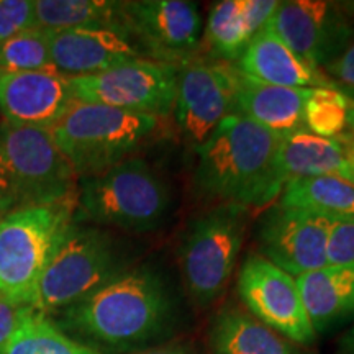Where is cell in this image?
I'll return each mask as SVG.
<instances>
[{"label": "cell", "mask_w": 354, "mask_h": 354, "mask_svg": "<svg viewBox=\"0 0 354 354\" xmlns=\"http://www.w3.org/2000/svg\"><path fill=\"white\" fill-rule=\"evenodd\" d=\"M176 322L177 297L171 282L161 269L143 264L57 312L55 323L99 353H135L162 342Z\"/></svg>", "instance_id": "obj_1"}, {"label": "cell", "mask_w": 354, "mask_h": 354, "mask_svg": "<svg viewBox=\"0 0 354 354\" xmlns=\"http://www.w3.org/2000/svg\"><path fill=\"white\" fill-rule=\"evenodd\" d=\"M281 136L233 113L196 149L192 185L203 201L264 207L284 189L279 169Z\"/></svg>", "instance_id": "obj_2"}, {"label": "cell", "mask_w": 354, "mask_h": 354, "mask_svg": "<svg viewBox=\"0 0 354 354\" xmlns=\"http://www.w3.org/2000/svg\"><path fill=\"white\" fill-rule=\"evenodd\" d=\"M172 190L158 169L133 156L97 176L77 179L76 221L123 232L158 230L172 210Z\"/></svg>", "instance_id": "obj_3"}, {"label": "cell", "mask_w": 354, "mask_h": 354, "mask_svg": "<svg viewBox=\"0 0 354 354\" xmlns=\"http://www.w3.org/2000/svg\"><path fill=\"white\" fill-rule=\"evenodd\" d=\"M77 196V176L51 130L0 122V216Z\"/></svg>", "instance_id": "obj_4"}, {"label": "cell", "mask_w": 354, "mask_h": 354, "mask_svg": "<svg viewBox=\"0 0 354 354\" xmlns=\"http://www.w3.org/2000/svg\"><path fill=\"white\" fill-rule=\"evenodd\" d=\"M159 118L76 100L51 128L53 140L77 179L120 165L156 135Z\"/></svg>", "instance_id": "obj_5"}, {"label": "cell", "mask_w": 354, "mask_h": 354, "mask_svg": "<svg viewBox=\"0 0 354 354\" xmlns=\"http://www.w3.org/2000/svg\"><path fill=\"white\" fill-rule=\"evenodd\" d=\"M130 269V256L112 233L74 221L33 292L32 307L44 315L79 302Z\"/></svg>", "instance_id": "obj_6"}, {"label": "cell", "mask_w": 354, "mask_h": 354, "mask_svg": "<svg viewBox=\"0 0 354 354\" xmlns=\"http://www.w3.org/2000/svg\"><path fill=\"white\" fill-rule=\"evenodd\" d=\"M77 196L0 216V294L32 305L41 274L74 225Z\"/></svg>", "instance_id": "obj_7"}, {"label": "cell", "mask_w": 354, "mask_h": 354, "mask_svg": "<svg viewBox=\"0 0 354 354\" xmlns=\"http://www.w3.org/2000/svg\"><path fill=\"white\" fill-rule=\"evenodd\" d=\"M250 209L216 203L190 220L179 246L184 286L198 307L218 300L236 268Z\"/></svg>", "instance_id": "obj_8"}, {"label": "cell", "mask_w": 354, "mask_h": 354, "mask_svg": "<svg viewBox=\"0 0 354 354\" xmlns=\"http://www.w3.org/2000/svg\"><path fill=\"white\" fill-rule=\"evenodd\" d=\"M179 66L135 59L105 73L69 79L74 99L125 112L169 117L174 110Z\"/></svg>", "instance_id": "obj_9"}, {"label": "cell", "mask_w": 354, "mask_h": 354, "mask_svg": "<svg viewBox=\"0 0 354 354\" xmlns=\"http://www.w3.org/2000/svg\"><path fill=\"white\" fill-rule=\"evenodd\" d=\"M123 26L146 59L174 66L196 61L202 50L203 20L189 0L120 2Z\"/></svg>", "instance_id": "obj_10"}, {"label": "cell", "mask_w": 354, "mask_h": 354, "mask_svg": "<svg viewBox=\"0 0 354 354\" xmlns=\"http://www.w3.org/2000/svg\"><path fill=\"white\" fill-rule=\"evenodd\" d=\"M241 302L254 318L299 346L315 343L297 281L259 254H250L236 281Z\"/></svg>", "instance_id": "obj_11"}, {"label": "cell", "mask_w": 354, "mask_h": 354, "mask_svg": "<svg viewBox=\"0 0 354 354\" xmlns=\"http://www.w3.org/2000/svg\"><path fill=\"white\" fill-rule=\"evenodd\" d=\"M268 26L300 59L323 71L354 39V20L342 2L284 0Z\"/></svg>", "instance_id": "obj_12"}, {"label": "cell", "mask_w": 354, "mask_h": 354, "mask_svg": "<svg viewBox=\"0 0 354 354\" xmlns=\"http://www.w3.org/2000/svg\"><path fill=\"white\" fill-rule=\"evenodd\" d=\"M333 220L310 210L269 207L256 232L259 256L299 277L328 266V238Z\"/></svg>", "instance_id": "obj_13"}, {"label": "cell", "mask_w": 354, "mask_h": 354, "mask_svg": "<svg viewBox=\"0 0 354 354\" xmlns=\"http://www.w3.org/2000/svg\"><path fill=\"white\" fill-rule=\"evenodd\" d=\"M174 117L185 145L196 149L234 110L232 64L192 61L177 73Z\"/></svg>", "instance_id": "obj_14"}, {"label": "cell", "mask_w": 354, "mask_h": 354, "mask_svg": "<svg viewBox=\"0 0 354 354\" xmlns=\"http://www.w3.org/2000/svg\"><path fill=\"white\" fill-rule=\"evenodd\" d=\"M74 102L69 79L55 71H0V117L13 125L51 130Z\"/></svg>", "instance_id": "obj_15"}, {"label": "cell", "mask_w": 354, "mask_h": 354, "mask_svg": "<svg viewBox=\"0 0 354 354\" xmlns=\"http://www.w3.org/2000/svg\"><path fill=\"white\" fill-rule=\"evenodd\" d=\"M53 68L61 76L87 77L125 64L146 59L130 35L113 28L50 30Z\"/></svg>", "instance_id": "obj_16"}, {"label": "cell", "mask_w": 354, "mask_h": 354, "mask_svg": "<svg viewBox=\"0 0 354 354\" xmlns=\"http://www.w3.org/2000/svg\"><path fill=\"white\" fill-rule=\"evenodd\" d=\"M234 110L274 135L286 136L305 128V104L312 88L279 87L259 82L232 64Z\"/></svg>", "instance_id": "obj_17"}, {"label": "cell", "mask_w": 354, "mask_h": 354, "mask_svg": "<svg viewBox=\"0 0 354 354\" xmlns=\"http://www.w3.org/2000/svg\"><path fill=\"white\" fill-rule=\"evenodd\" d=\"M233 66L245 76L269 86L339 88L323 71L300 59L268 25L248 44L240 61Z\"/></svg>", "instance_id": "obj_18"}, {"label": "cell", "mask_w": 354, "mask_h": 354, "mask_svg": "<svg viewBox=\"0 0 354 354\" xmlns=\"http://www.w3.org/2000/svg\"><path fill=\"white\" fill-rule=\"evenodd\" d=\"M277 0H221L212 6L202 43L216 63L236 64L248 44L266 28Z\"/></svg>", "instance_id": "obj_19"}, {"label": "cell", "mask_w": 354, "mask_h": 354, "mask_svg": "<svg viewBox=\"0 0 354 354\" xmlns=\"http://www.w3.org/2000/svg\"><path fill=\"white\" fill-rule=\"evenodd\" d=\"M295 281L317 335L354 320V263L328 264Z\"/></svg>", "instance_id": "obj_20"}, {"label": "cell", "mask_w": 354, "mask_h": 354, "mask_svg": "<svg viewBox=\"0 0 354 354\" xmlns=\"http://www.w3.org/2000/svg\"><path fill=\"white\" fill-rule=\"evenodd\" d=\"M209 348L212 354H305L302 346L236 307H225L212 320Z\"/></svg>", "instance_id": "obj_21"}, {"label": "cell", "mask_w": 354, "mask_h": 354, "mask_svg": "<svg viewBox=\"0 0 354 354\" xmlns=\"http://www.w3.org/2000/svg\"><path fill=\"white\" fill-rule=\"evenodd\" d=\"M279 169L286 184L289 180L320 176L343 179L346 159L342 143L336 138H322L308 130H300L281 136Z\"/></svg>", "instance_id": "obj_22"}, {"label": "cell", "mask_w": 354, "mask_h": 354, "mask_svg": "<svg viewBox=\"0 0 354 354\" xmlns=\"http://www.w3.org/2000/svg\"><path fill=\"white\" fill-rule=\"evenodd\" d=\"M35 26L51 30H123L120 2L107 0H33ZM128 33V32H127Z\"/></svg>", "instance_id": "obj_23"}, {"label": "cell", "mask_w": 354, "mask_h": 354, "mask_svg": "<svg viewBox=\"0 0 354 354\" xmlns=\"http://www.w3.org/2000/svg\"><path fill=\"white\" fill-rule=\"evenodd\" d=\"M277 203L310 210L331 220L351 218L354 216V185L336 176L289 180Z\"/></svg>", "instance_id": "obj_24"}, {"label": "cell", "mask_w": 354, "mask_h": 354, "mask_svg": "<svg viewBox=\"0 0 354 354\" xmlns=\"http://www.w3.org/2000/svg\"><path fill=\"white\" fill-rule=\"evenodd\" d=\"M0 354H102L66 335L51 317L30 310Z\"/></svg>", "instance_id": "obj_25"}, {"label": "cell", "mask_w": 354, "mask_h": 354, "mask_svg": "<svg viewBox=\"0 0 354 354\" xmlns=\"http://www.w3.org/2000/svg\"><path fill=\"white\" fill-rule=\"evenodd\" d=\"M0 71H55L50 50V30L32 26L0 44Z\"/></svg>", "instance_id": "obj_26"}, {"label": "cell", "mask_w": 354, "mask_h": 354, "mask_svg": "<svg viewBox=\"0 0 354 354\" xmlns=\"http://www.w3.org/2000/svg\"><path fill=\"white\" fill-rule=\"evenodd\" d=\"M349 99L342 88H312L305 104V128L322 138H338L348 130Z\"/></svg>", "instance_id": "obj_27"}, {"label": "cell", "mask_w": 354, "mask_h": 354, "mask_svg": "<svg viewBox=\"0 0 354 354\" xmlns=\"http://www.w3.org/2000/svg\"><path fill=\"white\" fill-rule=\"evenodd\" d=\"M32 26L33 0H0V44Z\"/></svg>", "instance_id": "obj_28"}, {"label": "cell", "mask_w": 354, "mask_h": 354, "mask_svg": "<svg viewBox=\"0 0 354 354\" xmlns=\"http://www.w3.org/2000/svg\"><path fill=\"white\" fill-rule=\"evenodd\" d=\"M354 263V216L333 220L328 238V264Z\"/></svg>", "instance_id": "obj_29"}, {"label": "cell", "mask_w": 354, "mask_h": 354, "mask_svg": "<svg viewBox=\"0 0 354 354\" xmlns=\"http://www.w3.org/2000/svg\"><path fill=\"white\" fill-rule=\"evenodd\" d=\"M30 310H33L30 304L0 294V351Z\"/></svg>", "instance_id": "obj_30"}, {"label": "cell", "mask_w": 354, "mask_h": 354, "mask_svg": "<svg viewBox=\"0 0 354 354\" xmlns=\"http://www.w3.org/2000/svg\"><path fill=\"white\" fill-rule=\"evenodd\" d=\"M323 73L338 87L354 91V39L342 55L323 69Z\"/></svg>", "instance_id": "obj_31"}, {"label": "cell", "mask_w": 354, "mask_h": 354, "mask_svg": "<svg viewBox=\"0 0 354 354\" xmlns=\"http://www.w3.org/2000/svg\"><path fill=\"white\" fill-rule=\"evenodd\" d=\"M342 143L344 159H346V172H344L343 180H346L351 185H354V136L351 133L344 131L336 138Z\"/></svg>", "instance_id": "obj_32"}, {"label": "cell", "mask_w": 354, "mask_h": 354, "mask_svg": "<svg viewBox=\"0 0 354 354\" xmlns=\"http://www.w3.org/2000/svg\"><path fill=\"white\" fill-rule=\"evenodd\" d=\"M130 354H196L192 346L185 342H171L156 344V346L140 349V351L130 353Z\"/></svg>", "instance_id": "obj_33"}, {"label": "cell", "mask_w": 354, "mask_h": 354, "mask_svg": "<svg viewBox=\"0 0 354 354\" xmlns=\"http://www.w3.org/2000/svg\"><path fill=\"white\" fill-rule=\"evenodd\" d=\"M342 88V87H339ZM344 94L348 95L349 99V110H348V133H351L354 136V91L351 88H342Z\"/></svg>", "instance_id": "obj_34"}, {"label": "cell", "mask_w": 354, "mask_h": 354, "mask_svg": "<svg viewBox=\"0 0 354 354\" xmlns=\"http://www.w3.org/2000/svg\"><path fill=\"white\" fill-rule=\"evenodd\" d=\"M343 349H344V353H346V354H354V326L351 328V331L348 333L346 338H344Z\"/></svg>", "instance_id": "obj_35"}, {"label": "cell", "mask_w": 354, "mask_h": 354, "mask_svg": "<svg viewBox=\"0 0 354 354\" xmlns=\"http://www.w3.org/2000/svg\"><path fill=\"white\" fill-rule=\"evenodd\" d=\"M344 10H346L349 13V17L354 20V2H342Z\"/></svg>", "instance_id": "obj_36"}, {"label": "cell", "mask_w": 354, "mask_h": 354, "mask_svg": "<svg viewBox=\"0 0 354 354\" xmlns=\"http://www.w3.org/2000/svg\"><path fill=\"white\" fill-rule=\"evenodd\" d=\"M0 122H2V117H0Z\"/></svg>", "instance_id": "obj_37"}]
</instances>
